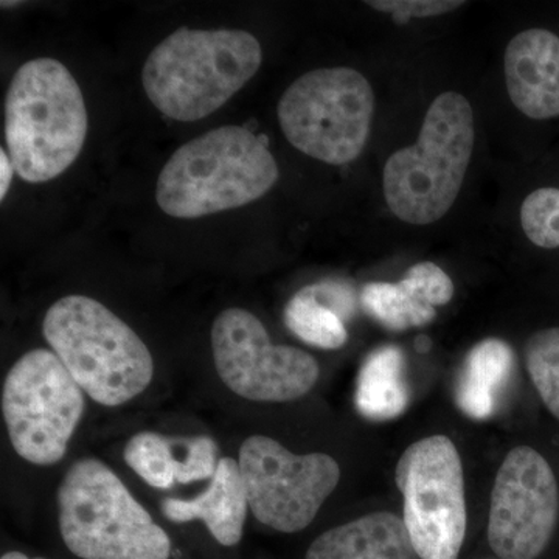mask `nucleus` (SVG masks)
Here are the masks:
<instances>
[{
  "instance_id": "1",
  "label": "nucleus",
  "mask_w": 559,
  "mask_h": 559,
  "mask_svg": "<svg viewBox=\"0 0 559 559\" xmlns=\"http://www.w3.org/2000/svg\"><path fill=\"white\" fill-rule=\"evenodd\" d=\"M261 61L259 39L249 32L182 27L146 58L143 90L164 116L197 121L241 91L259 72Z\"/></svg>"
},
{
  "instance_id": "2",
  "label": "nucleus",
  "mask_w": 559,
  "mask_h": 559,
  "mask_svg": "<svg viewBox=\"0 0 559 559\" xmlns=\"http://www.w3.org/2000/svg\"><path fill=\"white\" fill-rule=\"evenodd\" d=\"M278 178L266 140L223 127L175 151L157 179L156 201L173 218L197 219L260 200Z\"/></svg>"
},
{
  "instance_id": "3",
  "label": "nucleus",
  "mask_w": 559,
  "mask_h": 559,
  "mask_svg": "<svg viewBox=\"0 0 559 559\" xmlns=\"http://www.w3.org/2000/svg\"><path fill=\"white\" fill-rule=\"evenodd\" d=\"M90 130L86 103L62 62L22 64L5 98V139L14 170L25 182H49L79 159Z\"/></svg>"
},
{
  "instance_id": "4",
  "label": "nucleus",
  "mask_w": 559,
  "mask_h": 559,
  "mask_svg": "<svg viewBox=\"0 0 559 559\" xmlns=\"http://www.w3.org/2000/svg\"><path fill=\"white\" fill-rule=\"evenodd\" d=\"M43 333L73 380L102 406H121L153 381L154 360L145 342L91 297L72 294L51 305Z\"/></svg>"
},
{
  "instance_id": "5",
  "label": "nucleus",
  "mask_w": 559,
  "mask_h": 559,
  "mask_svg": "<svg viewBox=\"0 0 559 559\" xmlns=\"http://www.w3.org/2000/svg\"><path fill=\"white\" fill-rule=\"evenodd\" d=\"M474 143L469 102L457 92L440 94L426 112L417 142L385 162L382 189L390 212L414 226L443 218L465 182Z\"/></svg>"
},
{
  "instance_id": "6",
  "label": "nucleus",
  "mask_w": 559,
  "mask_h": 559,
  "mask_svg": "<svg viewBox=\"0 0 559 559\" xmlns=\"http://www.w3.org/2000/svg\"><path fill=\"white\" fill-rule=\"evenodd\" d=\"M66 547L81 559H168L171 540L97 459L76 460L58 488Z\"/></svg>"
},
{
  "instance_id": "7",
  "label": "nucleus",
  "mask_w": 559,
  "mask_h": 559,
  "mask_svg": "<svg viewBox=\"0 0 559 559\" xmlns=\"http://www.w3.org/2000/svg\"><path fill=\"white\" fill-rule=\"evenodd\" d=\"M277 114L294 148L325 164L345 165L358 159L369 142L374 92L356 69H316L290 84Z\"/></svg>"
},
{
  "instance_id": "8",
  "label": "nucleus",
  "mask_w": 559,
  "mask_h": 559,
  "mask_svg": "<svg viewBox=\"0 0 559 559\" xmlns=\"http://www.w3.org/2000/svg\"><path fill=\"white\" fill-rule=\"evenodd\" d=\"M84 412V392L50 349H32L11 367L2 414L14 451L33 465L61 462Z\"/></svg>"
},
{
  "instance_id": "9",
  "label": "nucleus",
  "mask_w": 559,
  "mask_h": 559,
  "mask_svg": "<svg viewBox=\"0 0 559 559\" xmlns=\"http://www.w3.org/2000/svg\"><path fill=\"white\" fill-rule=\"evenodd\" d=\"M403 522L421 559H459L466 536L465 479L455 444L444 436L415 441L395 469Z\"/></svg>"
},
{
  "instance_id": "10",
  "label": "nucleus",
  "mask_w": 559,
  "mask_h": 559,
  "mask_svg": "<svg viewBox=\"0 0 559 559\" xmlns=\"http://www.w3.org/2000/svg\"><path fill=\"white\" fill-rule=\"evenodd\" d=\"M238 463L249 510L282 533L307 528L341 480L340 463L331 455L294 454L264 436L242 441Z\"/></svg>"
},
{
  "instance_id": "11",
  "label": "nucleus",
  "mask_w": 559,
  "mask_h": 559,
  "mask_svg": "<svg viewBox=\"0 0 559 559\" xmlns=\"http://www.w3.org/2000/svg\"><path fill=\"white\" fill-rule=\"evenodd\" d=\"M212 349L221 381L241 399L289 403L310 393L319 380V364L310 353L272 344L261 320L242 308L215 319Z\"/></svg>"
},
{
  "instance_id": "12",
  "label": "nucleus",
  "mask_w": 559,
  "mask_h": 559,
  "mask_svg": "<svg viewBox=\"0 0 559 559\" xmlns=\"http://www.w3.org/2000/svg\"><path fill=\"white\" fill-rule=\"evenodd\" d=\"M559 516L554 469L538 451L518 447L503 459L489 506L488 543L500 559H536Z\"/></svg>"
},
{
  "instance_id": "13",
  "label": "nucleus",
  "mask_w": 559,
  "mask_h": 559,
  "mask_svg": "<svg viewBox=\"0 0 559 559\" xmlns=\"http://www.w3.org/2000/svg\"><path fill=\"white\" fill-rule=\"evenodd\" d=\"M513 105L535 120L559 117V38L544 28L521 32L503 57Z\"/></svg>"
},
{
  "instance_id": "14",
  "label": "nucleus",
  "mask_w": 559,
  "mask_h": 559,
  "mask_svg": "<svg viewBox=\"0 0 559 559\" xmlns=\"http://www.w3.org/2000/svg\"><path fill=\"white\" fill-rule=\"evenodd\" d=\"M454 283L436 263L423 261L406 272L399 283L374 282L364 286L360 305L370 318L392 331L428 325L437 307L450 304Z\"/></svg>"
},
{
  "instance_id": "15",
  "label": "nucleus",
  "mask_w": 559,
  "mask_h": 559,
  "mask_svg": "<svg viewBox=\"0 0 559 559\" xmlns=\"http://www.w3.org/2000/svg\"><path fill=\"white\" fill-rule=\"evenodd\" d=\"M249 500L242 481L240 463L219 459L215 476L201 496L191 500L165 499L162 513L168 521L186 524L202 521L221 546H237L245 533Z\"/></svg>"
},
{
  "instance_id": "16",
  "label": "nucleus",
  "mask_w": 559,
  "mask_h": 559,
  "mask_svg": "<svg viewBox=\"0 0 559 559\" xmlns=\"http://www.w3.org/2000/svg\"><path fill=\"white\" fill-rule=\"evenodd\" d=\"M403 518L389 511L367 514L326 530L305 559H415Z\"/></svg>"
},
{
  "instance_id": "17",
  "label": "nucleus",
  "mask_w": 559,
  "mask_h": 559,
  "mask_svg": "<svg viewBox=\"0 0 559 559\" xmlns=\"http://www.w3.org/2000/svg\"><path fill=\"white\" fill-rule=\"evenodd\" d=\"M513 360L510 345L495 337L471 348L455 389L460 411L473 419L491 417L499 395L509 382Z\"/></svg>"
},
{
  "instance_id": "18",
  "label": "nucleus",
  "mask_w": 559,
  "mask_h": 559,
  "mask_svg": "<svg viewBox=\"0 0 559 559\" xmlns=\"http://www.w3.org/2000/svg\"><path fill=\"white\" fill-rule=\"evenodd\" d=\"M355 404L371 421H388L407 409L409 389L401 348L384 345L367 356L356 382Z\"/></svg>"
},
{
  "instance_id": "19",
  "label": "nucleus",
  "mask_w": 559,
  "mask_h": 559,
  "mask_svg": "<svg viewBox=\"0 0 559 559\" xmlns=\"http://www.w3.org/2000/svg\"><path fill=\"white\" fill-rule=\"evenodd\" d=\"M285 325L312 347L337 349L348 340L344 320L316 297L311 286H305L286 305Z\"/></svg>"
},
{
  "instance_id": "20",
  "label": "nucleus",
  "mask_w": 559,
  "mask_h": 559,
  "mask_svg": "<svg viewBox=\"0 0 559 559\" xmlns=\"http://www.w3.org/2000/svg\"><path fill=\"white\" fill-rule=\"evenodd\" d=\"M123 457L150 487L170 489L175 485L179 460L173 454L171 440L159 433H135L124 447Z\"/></svg>"
},
{
  "instance_id": "21",
  "label": "nucleus",
  "mask_w": 559,
  "mask_h": 559,
  "mask_svg": "<svg viewBox=\"0 0 559 559\" xmlns=\"http://www.w3.org/2000/svg\"><path fill=\"white\" fill-rule=\"evenodd\" d=\"M525 362L540 400L559 419V329L533 334L525 345Z\"/></svg>"
},
{
  "instance_id": "22",
  "label": "nucleus",
  "mask_w": 559,
  "mask_h": 559,
  "mask_svg": "<svg viewBox=\"0 0 559 559\" xmlns=\"http://www.w3.org/2000/svg\"><path fill=\"white\" fill-rule=\"evenodd\" d=\"M521 224L533 245L544 249L559 248V190L532 191L522 202Z\"/></svg>"
},
{
  "instance_id": "23",
  "label": "nucleus",
  "mask_w": 559,
  "mask_h": 559,
  "mask_svg": "<svg viewBox=\"0 0 559 559\" xmlns=\"http://www.w3.org/2000/svg\"><path fill=\"white\" fill-rule=\"evenodd\" d=\"M186 457L179 460L176 481L191 484V481L212 480L218 468V448L209 437H194L186 441Z\"/></svg>"
},
{
  "instance_id": "24",
  "label": "nucleus",
  "mask_w": 559,
  "mask_h": 559,
  "mask_svg": "<svg viewBox=\"0 0 559 559\" xmlns=\"http://www.w3.org/2000/svg\"><path fill=\"white\" fill-rule=\"evenodd\" d=\"M373 10L392 14L393 21L399 24L411 21L412 17L440 16L465 5V2L455 0H370L366 2Z\"/></svg>"
},
{
  "instance_id": "25",
  "label": "nucleus",
  "mask_w": 559,
  "mask_h": 559,
  "mask_svg": "<svg viewBox=\"0 0 559 559\" xmlns=\"http://www.w3.org/2000/svg\"><path fill=\"white\" fill-rule=\"evenodd\" d=\"M310 286L316 297L329 305L331 310L336 311L344 322L353 318L356 311V296L355 290L347 283L326 280Z\"/></svg>"
},
{
  "instance_id": "26",
  "label": "nucleus",
  "mask_w": 559,
  "mask_h": 559,
  "mask_svg": "<svg viewBox=\"0 0 559 559\" xmlns=\"http://www.w3.org/2000/svg\"><path fill=\"white\" fill-rule=\"evenodd\" d=\"M14 170L13 162H11L5 150H0V200H5L9 193L11 180H13Z\"/></svg>"
},
{
  "instance_id": "27",
  "label": "nucleus",
  "mask_w": 559,
  "mask_h": 559,
  "mask_svg": "<svg viewBox=\"0 0 559 559\" xmlns=\"http://www.w3.org/2000/svg\"><path fill=\"white\" fill-rule=\"evenodd\" d=\"M419 352L426 353L430 348V341L426 336H419L417 340V345H415Z\"/></svg>"
},
{
  "instance_id": "28",
  "label": "nucleus",
  "mask_w": 559,
  "mask_h": 559,
  "mask_svg": "<svg viewBox=\"0 0 559 559\" xmlns=\"http://www.w3.org/2000/svg\"><path fill=\"white\" fill-rule=\"evenodd\" d=\"M0 559H44V558H28L27 555L21 554V551H9V554L2 555Z\"/></svg>"
}]
</instances>
